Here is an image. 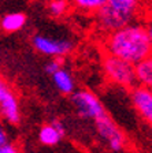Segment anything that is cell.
<instances>
[{
    "instance_id": "cell-1",
    "label": "cell",
    "mask_w": 152,
    "mask_h": 153,
    "mask_svg": "<svg viewBox=\"0 0 152 153\" xmlns=\"http://www.w3.org/2000/svg\"><path fill=\"white\" fill-rule=\"evenodd\" d=\"M103 49L104 53L114 55L133 64L152 53V45L147 27L137 22H132L104 36Z\"/></svg>"
},
{
    "instance_id": "cell-2",
    "label": "cell",
    "mask_w": 152,
    "mask_h": 153,
    "mask_svg": "<svg viewBox=\"0 0 152 153\" xmlns=\"http://www.w3.org/2000/svg\"><path fill=\"white\" fill-rule=\"evenodd\" d=\"M101 68H103L106 79L112 85L129 90L137 85L136 68H134V64L130 62L124 60L114 55L104 53L101 60Z\"/></svg>"
},
{
    "instance_id": "cell-3",
    "label": "cell",
    "mask_w": 152,
    "mask_h": 153,
    "mask_svg": "<svg viewBox=\"0 0 152 153\" xmlns=\"http://www.w3.org/2000/svg\"><path fill=\"white\" fill-rule=\"evenodd\" d=\"M95 128L99 138L114 152H121L126 145V137L114 119L107 112L101 114L95 120Z\"/></svg>"
},
{
    "instance_id": "cell-4",
    "label": "cell",
    "mask_w": 152,
    "mask_h": 153,
    "mask_svg": "<svg viewBox=\"0 0 152 153\" xmlns=\"http://www.w3.org/2000/svg\"><path fill=\"white\" fill-rule=\"evenodd\" d=\"M134 19H136L134 16L119 13L106 3L100 10L95 13V26L100 34L107 36L118 29L134 22Z\"/></svg>"
},
{
    "instance_id": "cell-5",
    "label": "cell",
    "mask_w": 152,
    "mask_h": 153,
    "mask_svg": "<svg viewBox=\"0 0 152 153\" xmlns=\"http://www.w3.org/2000/svg\"><path fill=\"white\" fill-rule=\"evenodd\" d=\"M70 101L73 104L76 112L84 119L95 120L96 118H99L101 114L106 112L99 97L91 90H74L70 94Z\"/></svg>"
},
{
    "instance_id": "cell-6",
    "label": "cell",
    "mask_w": 152,
    "mask_h": 153,
    "mask_svg": "<svg viewBox=\"0 0 152 153\" xmlns=\"http://www.w3.org/2000/svg\"><path fill=\"white\" fill-rule=\"evenodd\" d=\"M32 45L38 53L48 57H66L74 49L70 40L48 37L45 34H36L32 38Z\"/></svg>"
},
{
    "instance_id": "cell-7",
    "label": "cell",
    "mask_w": 152,
    "mask_h": 153,
    "mask_svg": "<svg viewBox=\"0 0 152 153\" xmlns=\"http://www.w3.org/2000/svg\"><path fill=\"white\" fill-rule=\"evenodd\" d=\"M0 118L10 124L21 122L19 100L10 83L0 75Z\"/></svg>"
},
{
    "instance_id": "cell-8",
    "label": "cell",
    "mask_w": 152,
    "mask_h": 153,
    "mask_svg": "<svg viewBox=\"0 0 152 153\" xmlns=\"http://www.w3.org/2000/svg\"><path fill=\"white\" fill-rule=\"evenodd\" d=\"M130 100L137 114L152 126V89L136 85L130 89Z\"/></svg>"
},
{
    "instance_id": "cell-9",
    "label": "cell",
    "mask_w": 152,
    "mask_h": 153,
    "mask_svg": "<svg viewBox=\"0 0 152 153\" xmlns=\"http://www.w3.org/2000/svg\"><path fill=\"white\" fill-rule=\"evenodd\" d=\"M64 135L63 124L58 120L43 124L38 130V141L45 146H55L62 141Z\"/></svg>"
},
{
    "instance_id": "cell-10",
    "label": "cell",
    "mask_w": 152,
    "mask_h": 153,
    "mask_svg": "<svg viewBox=\"0 0 152 153\" xmlns=\"http://www.w3.org/2000/svg\"><path fill=\"white\" fill-rule=\"evenodd\" d=\"M26 15L23 13H7L0 18V30L7 34L11 33H16L19 30H22L26 25Z\"/></svg>"
},
{
    "instance_id": "cell-11",
    "label": "cell",
    "mask_w": 152,
    "mask_h": 153,
    "mask_svg": "<svg viewBox=\"0 0 152 153\" xmlns=\"http://www.w3.org/2000/svg\"><path fill=\"white\" fill-rule=\"evenodd\" d=\"M52 81H54V85L56 86V89L59 90L62 94H71V93L76 90V82H74V78L71 75L67 68H64V66L62 68H59L58 71H55L52 74Z\"/></svg>"
},
{
    "instance_id": "cell-12",
    "label": "cell",
    "mask_w": 152,
    "mask_h": 153,
    "mask_svg": "<svg viewBox=\"0 0 152 153\" xmlns=\"http://www.w3.org/2000/svg\"><path fill=\"white\" fill-rule=\"evenodd\" d=\"M134 68H136L137 85L152 89V53L134 64Z\"/></svg>"
},
{
    "instance_id": "cell-13",
    "label": "cell",
    "mask_w": 152,
    "mask_h": 153,
    "mask_svg": "<svg viewBox=\"0 0 152 153\" xmlns=\"http://www.w3.org/2000/svg\"><path fill=\"white\" fill-rule=\"evenodd\" d=\"M143 0H107V4L115 8L122 14H126L130 16H137Z\"/></svg>"
},
{
    "instance_id": "cell-14",
    "label": "cell",
    "mask_w": 152,
    "mask_h": 153,
    "mask_svg": "<svg viewBox=\"0 0 152 153\" xmlns=\"http://www.w3.org/2000/svg\"><path fill=\"white\" fill-rule=\"evenodd\" d=\"M48 14L52 18H63L70 13V10H73L70 0H47L45 3Z\"/></svg>"
},
{
    "instance_id": "cell-15",
    "label": "cell",
    "mask_w": 152,
    "mask_h": 153,
    "mask_svg": "<svg viewBox=\"0 0 152 153\" xmlns=\"http://www.w3.org/2000/svg\"><path fill=\"white\" fill-rule=\"evenodd\" d=\"M71 7L82 14H95L107 3V0H70Z\"/></svg>"
},
{
    "instance_id": "cell-16",
    "label": "cell",
    "mask_w": 152,
    "mask_h": 153,
    "mask_svg": "<svg viewBox=\"0 0 152 153\" xmlns=\"http://www.w3.org/2000/svg\"><path fill=\"white\" fill-rule=\"evenodd\" d=\"M62 67H63V57H51V60L45 64V71L49 75H52L55 71H58Z\"/></svg>"
},
{
    "instance_id": "cell-17",
    "label": "cell",
    "mask_w": 152,
    "mask_h": 153,
    "mask_svg": "<svg viewBox=\"0 0 152 153\" xmlns=\"http://www.w3.org/2000/svg\"><path fill=\"white\" fill-rule=\"evenodd\" d=\"M0 153H22L19 146L16 143H13V142H8L7 145H4L1 149H0Z\"/></svg>"
},
{
    "instance_id": "cell-18",
    "label": "cell",
    "mask_w": 152,
    "mask_h": 153,
    "mask_svg": "<svg viewBox=\"0 0 152 153\" xmlns=\"http://www.w3.org/2000/svg\"><path fill=\"white\" fill-rule=\"evenodd\" d=\"M10 142V138H8V134H7V131L4 130L1 126H0V149L4 146V145H7V143Z\"/></svg>"
},
{
    "instance_id": "cell-19",
    "label": "cell",
    "mask_w": 152,
    "mask_h": 153,
    "mask_svg": "<svg viewBox=\"0 0 152 153\" xmlns=\"http://www.w3.org/2000/svg\"><path fill=\"white\" fill-rule=\"evenodd\" d=\"M145 27H147V32H148V36H149V41H151V45H152V18L147 22Z\"/></svg>"
}]
</instances>
